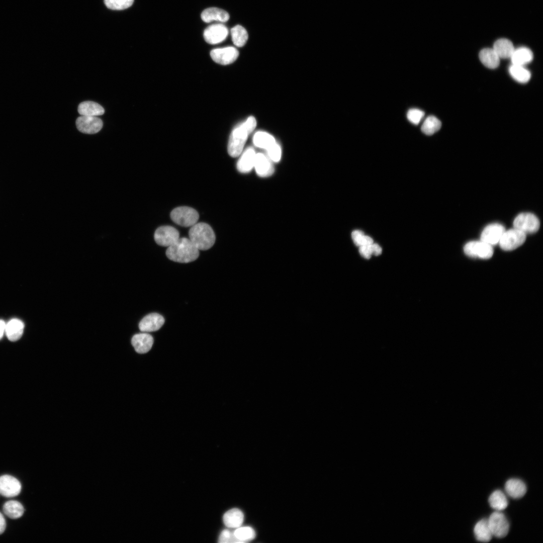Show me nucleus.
<instances>
[{"label":"nucleus","mask_w":543,"mask_h":543,"mask_svg":"<svg viewBox=\"0 0 543 543\" xmlns=\"http://www.w3.org/2000/svg\"><path fill=\"white\" fill-rule=\"evenodd\" d=\"M256 126L255 118L250 116L232 130L227 146L230 156L236 157L241 154L248 135L253 132Z\"/></svg>","instance_id":"1"},{"label":"nucleus","mask_w":543,"mask_h":543,"mask_svg":"<svg viewBox=\"0 0 543 543\" xmlns=\"http://www.w3.org/2000/svg\"><path fill=\"white\" fill-rule=\"evenodd\" d=\"M166 255L173 261L188 263L198 258L199 251L189 238L183 237L168 247Z\"/></svg>","instance_id":"2"},{"label":"nucleus","mask_w":543,"mask_h":543,"mask_svg":"<svg viewBox=\"0 0 543 543\" xmlns=\"http://www.w3.org/2000/svg\"><path fill=\"white\" fill-rule=\"evenodd\" d=\"M189 239L199 250H206L214 245L216 236L211 227L205 223H196L189 232Z\"/></svg>","instance_id":"3"},{"label":"nucleus","mask_w":543,"mask_h":543,"mask_svg":"<svg viewBox=\"0 0 543 543\" xmlns=\"http://www.w3.org/2000/svg\"><path fill=\"white\" fill-rule=\"evenodd\" d=\"M170 216L175 223L183 227L193 226L197 223L199 218V215L196 210L186 206L174 209Z\"/></svg>","instance_id":"4"},{"label":"nucleus","mask_w":543,"mask_h":543,"mask_svg":"<svg viewBox=\"0 0 543 543\" xmlns=\"http://www.w3.org/2000/svg\"><path fill=\"white\" fill-rule=\"evenodd\" d=\"M526 237V235L524 233L513 228L505 230L498 244L502 249L511 251L523 244Z\"/></svg>","instance_id":"5"},{"label":"nucleus","mask_w":543,"mask_h":543,"mask_svg":"<svg viewBox=\"0 0 543 543\" xmlns=\"http://www.w3.org/2000/svg\"><path fill=\"white\" fill-rule=\"evenodd\" d=\"M515 228L526 235L536 232L540 227L538 218L531 213H521L514 219L513 223Z\"/></svg>","instance_id":"6"},{"label":"nucleus","mask_w":543,"mask_h":543,"mask_svg":"<svg viewBox=\"0 0 543 543\" xmlns=\"http://www.w3.org/2000/svg\"><path fill=\"white\" fill-rule=\"evenodd\" d=\"M492 535L497 538L506 536L509 529V522L505 515L499 511L493 512L487 519Z\"/></svg>","instance_id":"7"},{"label":"nucleus","mask_w":543,"mask_h":543,"mask_svg":"<svg viewBox=\"0 0 543 543\" xmlns=\"http://www.w3.org/2000/svg\"><path fill=\"white\" fill-rule=\"evenodd\" d=\"M464 251L468 256L484 259L491 258L493 254V246L481 240L467 243L464 247Z\"/></svg>","instance_id":"8"},{"label":"nucleus","mask_w":543,"mask_h":543,"mask_svg":"<svg viewBox=\"0 0 543 543\" xmlns=\"http://www.w3.org/2000/svg\"><path fill=\"white\" fill-rule=\"evenodd\" d=\"M154 240L159 245L168 247L179 238L178 231L170 226H163L155 231Z\"/></svg>","instance_id":"9"},{"label":"nucleus","mask_w":543,"mask_h":543,"mask_svg":"<svg viewBox=\"0 0 543 543\" xmlns=\"http://www.w3.org/2000/svg\"><path fill=\"white\" fill-rule=\"evenodd\" d=\"M229 31L224 24L218 23L207 27L203 33L204 38L210 44H217L224 41L227 37Z\"/></svg>","instance_id":"10"},{"label":"nucleus","mask_w":543,"mask_h":543,"mask_svg":"<svg viewBox=\"0 0 543 543\" xmlns=\"http://www.w3.org/2000/svg\"><path fill=\"white\" fill-rule=\"evenodd\" d=\"M210 56L214 61L221 65L234 62L239 56L238 50L234 47L227 46L212 50Z\"/></svg>","instance_id":"11"},{"label":"nucleus","mask_w":543,"mask_h":543,"mask_svg":"<svg viewBox=\"0 0 543 543\" xmlns=\"http://www.w3.org/2000/svg\"><path fill=\"white\" fill-rule=\"evenodd\" d=\"M20 481L15 477L4 475L0 476V494L6 497L11 498L18 495L21 491Z\"/></svg>","instance_id":"12"},{"label":"nucleus","mask_w":543,"mask_h":543,"mask_svg":"<svg viewBox=\"0 0 543 543\" xmlns=\"http://www.w3.org/2000/svg\"><path fill=\"white\" fill-rule=\"evenodd\" d=\"M103 123L97 116H81L76 120L77 129L85 134H92L99 132L103 127Z\"/></svg>","instance_id":"13"},{"label":"nucleus","mask_w":543,"mask_h":543,"mask_svg":"<svg viewBox=\"0 0 543 543\" xmlns=\"http://www.w3.org/2000/svg\"><path fill=\"white\" fill-rule=\"evenodd\" d=\"M505 230L504 227L499 223L490 224L483 229L480 240L493 246L499 243Z\"/></svg>","instance_id":"14"},{"label":"nucleus","mask_w":543,"mask_h":543,"mask_svg":"<svg viewBox=\"0 0 543 543\" xmlns=\"http://www.w3.org/2000/svg\"><path fill=\"white\" fill-rule=\"evenodd\" d=\"M164 323L162 316L156 313H150L145 316L139 323V329L143 332H149L159 330Z\"/></svg>","instance_id":"15"},{"label":"nucleus","mask_w":543,"mask_h":543,"mask_svg":"<svg viewBox=\"0 0 543 543\" xmlns=\"http://www.w3.org/2000/svg\"><path fill=\"white\" fill-rule=\"evenodd\" d=\"M253 168L260 177L270 176L274 171L271 160L268 156L262 153H256Z\"/></svg>","instance_id":"16"},{"label":"nucleus","mask_w":543,"mask_h":543,"mask_svg":"<svg viewBox=\"0 0 543 543\" xmlns=\"http://www.w3.org/2000/svg\"><path fill=\"white\" fill-rule=\"evenodd\" d=\"M131 343L137 352L145 353L151 348L153 338L150 334L147 333H138L132 337Z\"/></svg>","instance_id":"17"},{"label":"nucleus","mask_w":543,"mask_h":543,"mask_svg":"<svg viewBox=\"0 0 543 543\" xmlns=\"http://www.w3.org/2000/svg\"><path fill=\"white\" fill-rule=\"evenodd\" d=\"M241 155V154H240ZM256 152L251 147L246 148L242 153L237 163V168L241 173H247L254 167Z\"/></svg>","instance_id":"18"},{"label":"nucleus","mask_w":543,"mask_h":543,"mask_svg":"<svg viewBox=\"0 0 543 543\" xmlns=\"http://www.w3.org/2000/svg\"><path fill=\"white\" fill-rule=\"evenodd\" d=\"M202 20L205 23L217 21L225 23L230 18L229 14L225 10L215 7L204 10L201 15Z\"/></svg>","instance_id":"19"},{"label":"nucleus","mask_w":543,"mask_h":543,"mask_svg":"<svg viewBox=\"0 0 543 543\" xmlns=\"http://www.w3.org/2000/svg\"><path fill=\"white\" fill-rule=\"evenodd\" d=\"M505 490L506 493L513 499L522 497L527 490L525 484L521 480L515 478L510 479L506 481Z\"/></svg>","instance_id":"20"},{"label":"nucleus","mask_w":543,"mask_h":543,"mask_svg":"<svg viewBox=\"0 0 543 543\" xmlns=\"http://www.w3.org/2000/svg\"><path fill=\"white\" fill-rule=\"evenodd\" d=\"M24 324L18 319H13L6 323L5 334L7 338L12 341L19 339L24 331Z\"/></svg>","instance_id":"21"},{"label":"nucleus","mask_w":543,"mask_h":543,"mask_svg":"<svg viewBox=\"0 0 543 543\" xmlns=\"http://www.w3.org/2000/svg\"><path fill=\"white\" fill-rule=\"evenodd\" d=\"M533 56L531 50L527 47H521L515 48L510 58L512 64L524 66L532 61Z\"/></svg>","instance_id":"22"},{"label":"nucleus","mask_w":543,"mask_h":543,"mask_svg":"<svg viewBox=\"0 0 543 543\" xmlns=\"http://www.w3.org/2000/svg\"><path fill=\"white\" fill-rule=\"evenodd\" d=\"M223 519L225 525L228 527L237 528L242 525L244 514L240 509L232 508L224 514Z\"/></svg>","instance_id":"23"},{"label":"nucleus","mask_w":543,"mask_h":543,"mask_svg":"<svg viewBox=\"0 0 543 543\" xmlns=\"http://www.w3.org/2000/svg\"><path fill=\"white\" fill-rule=\"evenodd\" d=\"M492 48L499 58L502 59L510 58L515 49L512 42L506 38L497 40Z\"/></svg>","instance_id":"24"},{"label":"nucleus","mask_w":543,"mask_h":543,"mask_svg":"<svg viewBox=\"0 0 543 543\" xmlns=\"http://www.w3.org/2000/svg\"><path fill=\"white\" fill-rule=\"evenodd\" d=\"M77 111L81 116H98L104 114L105 110L100 104L93 101H85L78 106Z\"/></svg>","instance_id":"25"},{"label":"nucleus","mask_w":543,"mask_h":543,"mask_svg":"<svg viewBox=\"0 0 543 543\" xmlns=\"http://www.w3.org/2000/svg\"><path fill=\"white\" fill-rule=\"evenodd\" d=\"M479 58L482 64L491 69L497 68L500 63V58L493 48H484L479 53Z\"/></svg>","instance_id":"26"},{"label":"nucleus","mask_w":543,"mask_h":543,"mask_svg":"<svg viewBox=\"0 0 543 543\" xmlns=\"http://www.w3.org/2000/svg\"><path fill=\"white\" fill-rule=\"evenodd\" d=\"M474 532L476 539L481 542H488L492 536L486 519H481L476 523L474 528Z\"/></svg>","instance_id":"27"},{"label":"nucleus","mask_w":543,"mask_h":543,"mask_svg":"<svg viewBox=\"0 0 543 543\" xmlns=\"http://www.w3.org/2000/svg\"><path fill=\"white\" fill-rule=\"evenodd\" d=\"M3 509L5 514L12 519H17L21 517L24 512L23 505L16 500L7 501L4 504Z\"/></svg>","instance_id":"28"},{"label":"nucleus","mask_w":543,"mask_h":543,"mask_svg":"<svg viewBox=\"0 0 543 543\" xmlns=\"http://www.w3.org/2000/svg\"><path fill=\"white\" fill-rule=\"evenodd\" d=\"M488 502L490 506L496 511H501L508 505V500L504 493L501 490L494 491L489 496Z\"/></svg>","instance_id":"29"},{"label":"nucleus","mask_w":543,"mask_h":543,"mask_svg":"<svg viewBox=\"0 0 543 543\" xmlns=\"http://www.w3.org/2000/svg\"><path fill=\"white\" fill-rule=\"evenodd\" d=\"M230 33L232 42L236 46L241 47L245 45L248 35L243 27L239 25H236L231 28Z\"/></svg>","instance_id":"30"},{"label":"nucleus","mask_w":543,"mask_h":543,"mask_svg":"<svg viewBox=\"0 0 543 543\" xmlns=\"http://www.w3.org/2000/svg\"><path fill=\"white\" fill-rule=\"evenodd\" d=\"M509 72L514 80L521 83L527 82L531 77L530 71L523 66L511 64Z\"/></svg>","instance_id":"31"},{"label":"nucleus","mask_w":543,"mask_h":543,"mask_svg":"<svg viewBox=\"0 0 543 543\" xmlns=\"http://www.w3.org/2000/svg\"><path fill=\"white\" fill-rule=\"evenodd\" d=\"M253 142L256 146L266 150L276 141L270 134L263 131H258L253 136Z\"/></svg>","instance_id":"32"},{"label":"nucleus","mask_w":543,"mask_h":543,"mask_svg":"<svg viewBox=\"0 0 543 543\" xmlns=\"http://www.w3.org/2000/svg\"><path fill=\"white\" fill-rule=\"evenodd\" d=\"M441 122L435 116H429L424 121L421 126L422 132L427 135H432L437 132L441 128Z\"/></svg>","instance_id":"33"},{"label":"nucleus","mask_w":543,"mask_h":543,"mask_svg":"<svg viewBox=\"0 0 543 543\" xmlns=\"http://www.w3.org/2000/svg\"><path fill=\"white\" fill-rule=\"evenodd\" d=\"M233 533L239 542L249 541L255 536L254 530L250 526H240L236 528Z\"/></svg>","instance_id":"34"},{"label":"nucleus","mask_w":543,"mask_h":543,"mask_svg":"<svg viewBox=\"0 0 543 543\" xmlns=\"http://www.w3.org/2000/svg\"><path fill=\"white\" fill-rule=\"evenodd\" d=\"M351 238L354 244L358 247L369 245L374 243L373 239L369 236L365 235L361 230H354L351 233Z\"/></svg>","instance_id":"35"},{"label":"nucleus","mask_w":543,"mask_h":543,"mask_svg":"<svg viewBox=\"0 0 543 543\" xmlns=\"http://www.w3.org/2000/svg\"><path fill=\"white\" fill-rule=\"evenodd\" d=\"M106 7L113 10H122L130 7L134 0H104Z\"/></svg>","instance_id":"36"},{"label":"nucleus","mask_w":543,"mask_h":543,"mask_svg":"<svg viewBox=\"0 0 543 543\" xmlns=\"http://www.w3.org/2000/svg\"><path fill=\"white\" fill-rule=\"evenodd\" d=\"M268 158L272 161L279 162L282 155L281 146L277 142L266 149Z\"/></svg>","instance_id":"37"},{"label":"nucleus","mask_w":543,"mask_h":543,"mask_svg":"<svg viewBox=\"0 0 543 543\" xmlns=\"http://www.w3.org/2000/svg\"><path fill=\"white\" fill-rule=\"evenodd\" d=\"M424 116V112L418 109H410L407 114L408 120L414 125H418Z\"/></svg>","instance_id":"38"},{"label":"nucleus","mask_w":543,"mask_h":543,"mask_svg":"<svg viewBox=\"0 0 543 543\" xmlns=\"http://www.w3.org/2000/svg\"><path fill=\"white\" fill-rule=\"evenodd\" d=\"M218 541L220 543L239 542L235 537L233 532L228 529H224L221 532Z\"/></svg>","instance_id":"39"},{"label":"nucleus","mask_w":543,"mask_h":543,"mask_svg":"<svg viewBox=\"0 0 543 543\" xmlns=\"http://www.w3.org/2000/svg\"><path fill=\"white\" fill-rule=\"evenodd\" d=\"M370 245L359 247V252L361 256L365 258L370 259L371 257L372 253Z\"/></svg>","instance_id":"40"},{"label":"nucleus","mask_w":543,"mask_h":543,"mask_svg":"<svg viewBox=\"0 0 543 543\" xmlns=\"http://www.w3.org/2000/svg\"><path fill=\"white\" fill-rule=\"evenodd\" d=\"M370 246L372 255L378 256L382 253V249L378 244L373 243L370 245Z\"/></svg>","instance_id":"41"},{"label":"nucleus","mask_w":543,"mask_h":543,"mask_svg":"<svg viewBox=\"0 0 543 543\" xmlns=\"http://www.w3.org/2000/svg\"><path fill=\"white\" fill-rule=\"evenodd\" d=\"M6 527V522L5 518L2 513L0 512V534L5 531Z\"/></svg>","instance_id":"42"},{"label":"nucleus","mask_w":543,"mask_h":543,"mask_svg":"<svg viewBox=\"0 0 543 543\" xmlns=\"http://www.w3.org/2000/svg\"><path fill=\"white\" fill-rule=\"evenodd\" d=\"M6 323L3 320H0V339L5 334Z\"/></svg>","instance_id":"43"}]
</instances>
